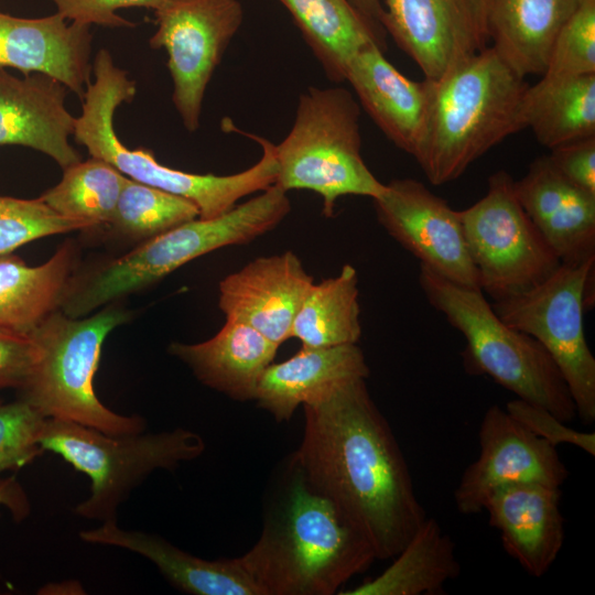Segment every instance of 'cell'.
Returning <instances> with one entry per match:
<instances>
[{
  "mask_svg": "<svg viewBox=\"0 0 595 595\" xmlns=\"http://www.w3.org/2000/svg\"><path fill=\"white\" fill-rule=\"evenodd\" d=\"M304 431L293 452L310 479L367 537L380 560L396 556L426 513L409 466L365 378L304 404Z\"/></svg>",
  "mask_w": 595,
  "mask_h": 595,
  "instance_id": "obj_1",
  "label": "cell"
},
{
  "mask_svg": "<svg viewBox=\"0 0 595 595\" xmlns=\"http://www.w3.org/2000/svg\"><path fill=\"white\" fill-rule=\"evenodd\" d=\"M239 559L262 595H333L377 558L363 531L291 453L267 484L260 537Z\"/></svg>",
  "mask_w": 595,
  "mask_h": 595,
  "instance_id": "obj_2",
  "label": "cell"
},
{
  "mask_svg": "<svg viewBox=\"0 0 595 595\" xmlns=\"http://www.w3.org/2000/svg\"><path fill=\"white\" fill-rule=\"evenodd\" d=\"M432 83L425 130L413 158L433 185L456 180L493 147L526 128L521 108L528 84L493 47Z\"/></svg>",
  "mask_w": 595,
  "mask_h": 595,
  "instance_id": "obj_3",
  "label": "cell"
},
{
  "mask_svg": "<svg viewBox=\"0 0 595 595\" xmlns=\"http://www.w3.org/2000/svg\"><path fill=\"white\" fill-rule=\"evenodd\" d=\"M95 80L88 84L82 113L75 118L73 136L90 156L106 161L127 177L193 202L199 217H218L236 203L255 192L273 185L278 165L274 144L269 140L244 133L258 142L262 154L257 163L229 175L196 174L169 167L156 161L144 148L131 150L117 136L113 127L116 109L136 95V82L117 67L110 53L101 48L93 63Z\"/></svg>",
  "mask_w": 595,
  "mask_h": 595,
  "instance_id": "obj_4",
  "label": "cell"
},
{
  "mask_svg": "<svg viewBox=\"0 0 595 595\" xmlns=\"http://www.w3.org/2000/svg\"><path fill=\"white\" fill-rule=\"evenodd\" d=\"M290 210L288 193L273 184L218 217L181 224L77 280L73 278L61 311L71 317L87 316L153 285L198 257L251 242L275 228Z\"/></svg>",
  "mask_w": 595,
  "mask_h": 595,
  "instance_id": "obj_5",
  "label": "cell"
},
{
  "mask_svg": "<svg viewBox=\"0 0 595 595\" xmlns=\"http://www.w3.org/2000/svg\"><path fill=\"white\" fill-rule=\"evenodd\" d=\"M419 282L429 303L466 340L465 371L488 376L518 399L541 407L563 422L576 408L551 356L532 336L502 322L479 289L459 285L421 264Z\"/></svg>",
  "mask_w": 595,
  "mask_h": 595,
  "instance_id": "obj_6",
  "label": "cell"
},
{
  "mask_svg": "<svg viewBox=\"0 0 595 595\" xmlns=\"http://www.w3.org/2000/svg\"><path fill=\"white\" fill-rule=\"evenodd\" d=\"M130 313L106 306L93 315L71 317L57 310L31 334L34 358L20 399L43 418L72 421L110 435L143 432L139 415H122L98 399L94 378L107 336Z\"/></svg>",
  "mask_w": 595,
  "mask_h": 595,
  "instance_id": "obj_7",
  "label": "cell"
},
{
  "mask_svg": "<svg viewBox=\"0 0 595 595\" xmlns=\"http://www.w3.org/2000/svg\"><path fill=\"white\" fill-rule=\"evenodd\" d=\"M359 117V104L348 89L309 87L299 97L290 132L274 144V184L286 193L318 194L325 217L333 216L340 196L380 197L387 185L363 159Z\"/></svg>",
  "mask_w": 595,
  "mask_h": 595,
  "instance_id": "obj_8",
  "label": "cell"
},
{
  "mask_svg": "<svg viewBox=\"0 0 595 595\" xmlns=\"http://www.w3.org/2000/svg\"><path fill=\"white\" fill-rule=\"evenodd\" d=\"M40 448L52 452L90 479L88 497L75 515L101 523L117 521L118 507L156 469L174 470L203 454V437L177 428L158 433L110 435L72 421L44 419Z\"/></svg>",
  "mask_w": 595,
  "mask_h": 595,
  "instance_id": "obj_9",
  "label": "cell"
},
{
  "mask_svg": "<svg viewBox=\"0 0 595 595\" xmlns=\"http://www.w3.org/2000/svg\"><path fill=\"white\" fill-rule=\"evenodd\" d=\"M594 280L595 259L561 263L531 290L491 304L502 322L545 348L585 424L595 421V357L584 331V312L595 304Z\"/></svg>",
  "mask_w": 595,
  "mask_h": 595,
  "instance_id": "obj_10",
  "label": "cell"
},
{
  "mask_svg": "<svg viewBox=\"0 0 595 595\" xmlns=\"http://www.w3.org/2000/svg\"><path fill=\"white\" fill-rule=\"evenodd\" d=\"M513 182L505 170L493 173L486 195L457 210L480 290L494 301L531 290L561 264L519 203Z\"/></svg>",
  "mask_w": 595,
  "mask_h": 595,
  "instance_id": "obj_11",
  "label": "cell"
},
{
  "mask_svg": "<svg viewBox=\"0 0 595 595\" xmlns=\"http://www.w3.org/2000/svg\"><path fill=\"white\" fill-rule=\"evenodd\" d=\"M152 48L165 50L173 84L172 100L184 127L198 129L206 88L238 32L239 0H162L153 10Z\"/></svg>",
  "mask_w": 595,
  "mask_h": 595,
  "instance_id": "obj_12",
  "label": "cell"
},
{
  "mask_svg": "<svg viewBox=\"0 0 595 595\" xmlns=\"http://www.w3.org/2000/svg\"><path fill=\"white\" fill-rule=\"evenodd\" d=\"M382 26L436 80L487 47L489 0H382Z\"/></svg>",
  "mask_w": 595,
  "mask_h": 595,
  "instance_id": "obj_13",
  "label": "cell"
},
{
  "mask_svg": "<svg viewBox=\"0 0 595 595\" xmlns=\"http://www.w3.org/2000/svg\"><path fill=\"white\" fill-rule=\"evenodd\" d=\"M372 199L379 224L421 264L463 286L479 289L457 210L413 178L390 181Z\"/></svg>",
  "mask_w": 595,
  "mask_h": 595,
  "instance_id": "obj_14",
  "label": "cell"
},
{
  "mask_svg": "<svg viewBox=\"0 0 595 595\" xmlns=\"http://www.w3.org/2000/svg\"><path fill=\"white\" fill-rule=\"evenodd\" d=\"M478 439L479 456L466 467L454 491L462 515L482 512L488 496L502 486L538 483L560 488L569 477L556 446L530 432L497 404L485 412Z\"/></svg>",
  "mask_w": 595,
  "mask_h": 595,
  "instance_id": "obj_15",
  "label": "cell"
},
{
  "mask_svg": "<svg viewBox=\"0 0 595 595\" xmlns=\"http://www.w3.org/2000/svg\"><path fill=\"white\" fill-rule=\"evenodd\" d=\"M313 283L292 251L259 257L219 282L218 307L280 346Z\"/></svg>",
  "mask_w": 595,
  "mask_h": 595,
  "instance_id": "obj_16",
  "label": "cell"
},
{
  "mask_svg": "<svg viewBox=\"0 0 595 595\" xmlns=\"http://www.w3.org/2000/svg\"><path fill=\"white\" fill-rule=\"evenodd\" d=\"M67 88L30 73L17 77L0 67V147L23 145L51 156L63 170L80 161L69 143L75 118L65 106Z\"/></svg>",
  "mask_w": 595,
  "mask_h": 595,
  "instance_id": "obj_17",
  "label": "cell"
},
{
  "mask_svg": "<svg viewBox=\"0 0 595 595\" xmlns=\"http://www.w3.org/2000/svg\"><path fill=\"white\" fill-rule=\"evenodd\" d=\"M62 14L18 18L0 11V67L42 73L84 98L93 65L89 25Z\"/></svg>",
  "mask_w": 595,
  "mask_h": 595,
  "instance_id": "obj_18",
  "label": "cell"
},
{
  "mask_svg": "<svg viewBox=\"0 0 595 595\" xmlns=\"http://www.w3.org/2000/svg\"><path fill=\"white\" fill-rule=\"evenodd\" d=\"M522 208L561 263L595 259V195L565 178L548 155L537 158L513 182Z\"/></svg>",
  "mask_w": 595,
  "mask_h": 595,
  "instance_id": "obj_19",
  "label": "cell"
},
{
  "mask_svg": "<svg viewBox=\"0 0 595 595\" xmlns=\"http://www.w3.org/2000/svg\"><path fill=\"white\" fill-rule=\"evenodd\" d=\"M561 496L559 487L520 483L497 488L484 505L505 551L534 577L550 570L563 547Z\"/></svg>",
  "mask_w": 595,
  "mask_h": 595,
  "instance_id": "obj_20",
  "label": "cell"
},
{
  "mask_svg": "<svg viewBox=\"0 0 595 595\" xmlns=\"http://www.w3.org/2000/svg\"><path fill=\"white\" fill-rule=\"evenodd\" d=\"M345 82L383 134L414 156L425 130L432 80L408 78L372 43L351 58Z\"/></svg>",
  "mask_w": 595,
  "mask_h": 595,
  "instance_id": "obj_21",
  "label": "cell"
},
{
  "mask_svg": "<svg viewBox=\"0 0 595 595\" xmlns=\"http://www.w3.org/2000/svg\"><path fill=\"white\" fill-rule=\"evenodd\" d=\"M79 538L88 543L125 549L148 559L173 587L183 593L262 595L239 556L205 560L178 549L158 534L125 530L117 521L84 530Z\"/></svg>",
  "mask_w": 595,
  "mask_h": 595,
  "instance_id": "obj_22",
  "label": "cell"
},
{
  "mask_svg": "<svg viewBox=\"0 0 595 595\" xmlns=\"http://www.w3.org/2000/svg\"><path fill=\"white\" fill-rule=\"evenodd\" d=\"M369 376L357 344L301 348L292 357L271 363L261 375L255 399L277 422L289 421L300 405L315 402L340 385Z\"/></svg>",
  "mask_w": 595,
  "mask_h": 595,
  "instance_id": "obj_23",
  "label": "cell"
},
{
  "mask_svg": "<svg viewBox=\"0 0 595 595\" xmlns=\"http://www.w3.org/2000/svg\"><path fill=\"white\" fill-rule=\"evenodd\" d=\"M279 345L246 323L226 318L212 338L185 344L173 342L169 353L183 361L205 386L238 400H253L264 369Z\"/></svg>",
  "mask_w": 595,
  "mask_h": 595,
  "instance_id": "obj_24",
  "label": "cell"
},
{
  "mask_svg": "<svg viewBox=\"0 0 595 595\" xmlns=\"http://www.w3.org/2000/svg\"><path fill=\"white\" fill-rule=\"evenodd\" d=\"M583 1L489 0L491 47L519 76H541L559 31Z\"/></svg>",
  "mask_w": 595,
  "mask_h": 595,
  "instance_id": "obj_25",
  "label": "cell"
},
{
  "mask_svg": "<svg viewBox=\"0 0 595 595\" xmlns=\"http://www.w3.org/2000/svg\"><path fill=\"white\" fill-rule=\"evenodd\" d=\"M76 257L71 241L35 267L14 256L0 257V332L30 336L50 314L61 310Z\"/></svg>",
  "mask_w": 595,
  "mask_h": 595,
  "instance_id": "obj_26",
  "label": "cell"
},
{
  "mask_svg": "<svg viewBox=\"0 0 595 595\" xmlns=\"http://www.w3.org/2000/svg\"><path fill=\"white\" fill-rule=\"evenodd\" d=\"M393 562L343 595H440L459 575L455 545L434 518H425Z\"/></svg>",
  "mask_w": 595,
  "mask_h": 595,
  "instance_id": "obj_27",
  "label": "cell"
},
{
  "mask_svg": "<svg viewBox=\"0 0 595 595\" xmlns=\"http://www.w3.org/2000/svg\"><path fill=\"white\" fill-rule=\"evenodd\" d=\"M522 119L537 140L550 150L595 137V74L547 77L527 87Z\"/></svg>",
  "mask_w": 595,
  "mask_h": 595,
  "instance_id": "obj_28",
  "label": "cell"
},
{
  "mask_svg": "<svg viewBox=\"0 0 595 595\" xmlns=\"http://www.w3.org/2000/svg\"><path fill=\"white\" fill-rule=\"evenodd\" d=\"M278 1L291 14L326 77L334 83L345 82L349 62L360 50L372 43L379 46L348 0Z\"/></svg>",
  "mask_w": 595,
  "mask_h": 595,
  "instance_id": "obj_29",
  "label": "cell"
},
{
  "mask_svg": "<svg viewBox=\"0 0 595 595\" xmlns=\"http://www.w3.org/2000/svg\"><path fill=\"white\" fill-rule=\"evenodd\" d=\"M358 275L346 263L340 272L313 283L291 326L303 348L357 344L361 336Z\"/></svg>",
  "mask_w": 595,
  "mask_h": 595,
  "instance_id": "obj_30",
  "label": "cell"
},
{
  "mask_svg": "<svg viewBox=\"0 0 595 595\" xmlns=\"http://www.w3.org/2000/svg\"><path fill=\"white\" fill-rule=\"evenodd\" d=\"M127 180L111 164L91 156L64 169L60 183L40 198L60 215L91 228L109 225Z\"/></svg>",
  "mask_w": 595,
  "mask_h": 595,
  "instance_id": "obj_31",
  "label": "cell"
},
{
  "mask_svg": "<svg viewBox=\"0 0 595 595\" xmlns=\"http://www.w3.org/2000/svg\"><path fill=\"white\" fill-rule=\"evenodd\" d=\"M198 217L193 202L128 177L109 225L144 241Z\"/></svg>",
  "mask_w": 595,
  "mask_h": 595,
  "instance_id": "obj_32",
  "label": "cell"
},
{
  "mask_svg": "<svg viewBox=\"0 0 595 595\" xmlns=\"http://www.w3.org/2000/svg\"><path fill=\"white\" fill-rule=\"evenodd\" d=\"M78 229L91 227L85 221L60 215L40 197L0 196V257L35 239Z\"/></svg>",
  "mask_w": 595,
  "mask_h": 595,
  "instance_id": "obj_33",
  "label": "cell"
},
{
  "mask_svg": "<svg viewBox=\"0 0 595 595\" xmlns=\"http://www.w3.org/2000/svg\"><path fill=\"white\" fill-rule=\"evenodd\" d=\"M592 74H595V0H584L559 31L541 76Z\"/></svg>",
  "mask_w": 595,
  "mask_h": 595,
  "instance_id": "obj_34",
  "label": "cell"
},
{
  "mask_svg": "<svg viewBox=\"0 0 595 595\" xmlns=\"http://www.w3.org/2000/svg\"><path fill=\"white\" fill-rule=\"evenodd\" d=\"M44 419L20 398L0 403V474L21 468L43 453L37 439Z\"/></svg>",
  "mask_w": 595,
  "mask_h": 595,
  "instance_id": "obj_35",
  "label": "cell"
},
{
  "mask_svg": "<svg viewBox=\"0 0 595 595\" xmlns=\"http://www.w3.org/2000/svg\"><path fill=\"white\" fill-rule=\"evenodd\" d=\"M506 411L530 432L552 445H574L595 456V433L574 430L550 411L518 398L507 403Z\"/></svg>",
  "mask_w": 595,
  "mask_h": 595,
  "instance_id": "obj_36",
  "label": "cell"
},
{
  "mask_svg": "<svg viewBox=\"0 0 595 595\" xmlns=\"http://www.w3.org/2000/svg\"><path fill=\"white\" fill-rule=\"evenodd\" d=\"M57 13L66 20L85 25L111 28L134 26L131 21L117 14L123 8H148L154 10L162 0H51Z\"/></svg>",
  "mask_w": 595,
  "mask_h": 595,
  "instance_id": "obj_37",
  "label": "cell"
},
{
  "mask_svg": "<svg viewBox=\"0 0 595 595\" xmlns=\"http://www.w3.org/2000/svg\"><path fill=\"white\" fill-rule=\"evenodd\" d=\"M548 158L565 178L595 195V137L553 148Z\"/></svg>",
  "mask_w": 595,
  "mask_h": 595,
  "instance_id": "obj_38",
  "label": "cell"
},
{
  "mask_svg": "<svg viewBox=\"0 0 595 595\" xmlns=\"http://www.w3.org/2000/svg\"><path fill=\"white\" fill-rule=\"evenodd\" d=\"M34 343L30 336L0 332V390L20 389L32 366Z\"/></svg>",
  "mask_w": 595,
  "mask_h": 595,
  "instance_id": "obj_39",
  "label": "cell"
},
{
  "mask_svg": "<svg viewBox=\"0 0 595 595\" xmlns=\"http://www.w3.org/2000/svg\"><path fill=\"white\" fill-rule=\"evenodd\" d=\"M353 8L367 23L375 35L380 48H387V33L382 26L383 6L382 0H348Z\"/></svg>",
  "mask_w": 595,
  "mask_h": 595,
  "instance_id": "obj_40",
  "label": "cell"
},
{
  "mask_svg": "<svg viewBox=\"0 0 595 595\" xmlns=\"http://www.w3.org/2000/svg\"><path fill=\"white\" fill-rule=\"evenodd\" d=\"M7 506L15 517H24L29 512L28 500L13 477H0V506Z\"/></svg>",
  "mask_w": 595,
  "mask_h": 595,
  "instance_id": "obj_41",
  "label": "cell"
},
{
  "mask_svg": "<svg viewBox=\"0 0 595 595\" xmlns=\"http://www.w3.org/2000/svg\"><path fill=\"white\" fill-rule=\"evenodd\" d=\"M0 403H1V400H0Z\"/></svg>",
  "mask_w": 595,
  "mask_h": 595,
  "instance_id": "obj_42",
  "label": "cell"
}]
</instances>
